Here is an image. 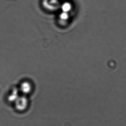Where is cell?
Returning <instances> with one entry per match:
<instances>
[{
  "mask_svg": "<svg viewBox=\"0 0 126 126\" xmlns=\"http://www.w3.org/2000/svg\"><path fill=\"white\" fill-rule=\"evenodd\" d=\"M20 92L19 88L17 87H13L8 96V100L10 102L15 103L20 97Z\"/></svg>",
  "mask_w": 126,
  "mask_h": 126,
  "instance_id": "cell-3",
  "label": "cell"
},
{
  "mask_svg": "<svg viewBox=\"0 0 126 126\" xmlns=\"http://www.w3.org/2000/svg\"><path fill=\"white\" fill-rule=\"evenodd\" d=\"M70 18L69 13L62 12L60 13L58 16V20L61 23H64L68 21Z\"/></svg>",
  "mask_w": 126,
  "mask_h": 126,
  "instance_id": "cell-5",
  "label": "cell"
},
{
  "mask_svg": "<svg viewBox=\"0 0 126 126\" xmlns=\"http://www.w3.org/2000/svg\"><path fill=\"white\" fill-rule=\"evenodd\" d=\"M18 88L20 92L23 95H26L32 92V86L30 81H24L20 84Z\"/></svg>",
  "mask_w": 126,
  "mask_h": 126,
  "instance_id": "cell-2",
  "label": "cell"
},
{
  "mask_svg": "<svg viewBox=\"0 0 126 126\" xmlns=\"http://www.w3.org/2000/svg\"><path fill=\"white\" fill-rule=\"evenodd\" d=\"M62 12L69 13L73 9V5L70 1H66L63 2L61 6Z\"/></svg>",
  "mask_w": 126,
  "mask_h": 126,
  "instance_id": "cell-4",
  "label": "cell"
},
{
  "mask_svg": "<svg viewBox=\"0 0 126 126\" xmlns=\"http://www.w3.org/2000/svg\"><path fill=\"white\" fill-rule=\"evenodd\" d=\"M16 108L20 111H24L27 108L29 104L28 98L24 95L20 97L15 102Z\"/></svg>",
  "mask_w": 126,
  "mask_h": 126,
  "instance_id": "cell-1",
  "label": "cell"
}]
</instances>
